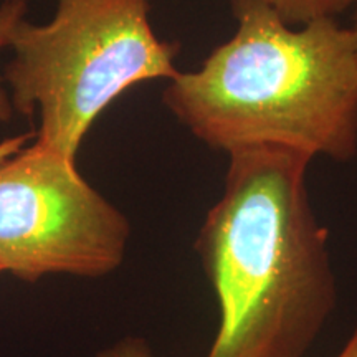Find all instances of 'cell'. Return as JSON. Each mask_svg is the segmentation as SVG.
Masks as SVG:
<instances>
[{
  "label": "cell",
  "instance_id": "277c9868",
  "mask_svg": "<svg viewBox=\"0 0 357 357\" xmlns=\"http://www.w3.org/2000/svg\"><path fill=\"white\" fill-rule=\"evenodd\" d=\"M128 218L79 176L77 164L38 142L0 160V270L102 276L121 265Z\"/></svg>",
  "mask_w": 357,
  "mask_h": 357
},
{
  "label": "cell",
  "instance_id": "5b68a950",
  "mask_svg": "<svg viewBox=\"0 0 357 357\" xmlns=\"http://www.w3.org/2000/svg\"><path fill=\"white\" fill-rule=\"evenodd\" d=\"M291 26H301L318 19H336L357 0H265Z\"/></svg>",
  "mask_w": 357,
  "mask_h": 357
},
{
  "label": "cell",
  "instance_id": "8992f818",
  "mask_svg": "<svg viewBox=\"0 0 357 357\" xmlns=\"http://www.w3.org/2000/svg\"><path fill=\"white\" fill-rule=\"evenodd\" d=\"M26 15V0H6L0 6V50L12 42L13 30ZM12 116V102L0 82V121H7Z\"/></svg>",
  "mask_w": 357,
  "mask_h": 357
},
{
  "label": "cell",
  "instance_id": "30bf717a",
  "mask_svg": "<svg viewBox=\"0 0 357 357\" xmlns=\"http://www.w3.org/2000/svg\"><path fill=\"white\" fill-rule=\"evenodd\" d=\"M351 30H352V33H354V37H356V42H357V3H356V13H354V22H352V25H351Z\"/></svg>",
  "mask_w": 357,
  "mask_h": 357
},
{
  "label": "cell",
  "instance_id": "52a82bcc",
  "mask_svg": "<svg viewBox=\"0 0 357 357\" xmlns=\"http://www.w3.org/2000/svg\"><path fill=\"white\" fill-rule=\"evenodd\" d=\"M96 357H154V354L144 339L126 337L100 352Z\"/></svg>",
  "mask_w": 357,
  "mask_h": 357
},
{
  "label": "cell",
  "instance_id": "ba28073f",
  "mask_svg": "<svg viewBox=\"0 0 357 357\" xmlns=\"http://www.w3.org/2000/svg\"><path fill=\"white\" fill-rule=\"evenodd\" d=\"M336 357H357V326Z\"/></svg>",
  "mask_w": 357,
  "mask_h": 357
},
{
  "label": "cell",
  "instance_id": "3957f363",
  "mask_svg": "<svg viewBox=\"0 0 357 357\" xmlns=\"http://www.w3.org/2000/svg\"><path fill=\"white\" fill-rule=\"evenodd\" d=\"M6 68L12 106L30 118L37 142L77 164L83 136L111 101L147 79H172L177 47L158 38L149 0H58L52 22L22 19Z\"/></svg>",
  "mask_w": 357,
  "mask_h": 357
},
{
  "label": "cell",
  "instance_id": "8fae6325",
  "mask_svg": "<svg viewBox=\"0 0 357 357\" xmlns=\"http://www.w3.org/2000/svg\"><path fill=\"white\" fill-rule=\"evenodd\" d=\"M0 273H2V270H0Z\"/></svg>",
  "mask_w": 357,
  "mask_h": 357
},
{
  "label": "cell",
  "instance_id": "6da1fadb",
  "mask_svg": "<svg viewBox=\"0 0 357 357\" xmlns=\"http://www.w3.org/2000/svg\"><path fill=\"white\" fill-rule=\"evenodd\" d=\"M229 159L195 242L220 307L207 357H306L337 303L328 230L307 192L312 159L280 146Z\"/></svg>",
  "mask_w": 357,
  "mask_h": 357
},
{
  "label": "cell",
  "instance_id": "7a4b0ae2",
  "mask_svg": "<svg viewBox=\"0 0 357 357\" xmlns=\"http://www.w3.org/2000/svg\"><path fill=\"white\" fill-rule=\"evenodd\" d=\"M230 40L162 101L197 139L227 154L280 146L346 162L357 155V42L336 19L288 25L265 0H230Z\"/></svg>",
  "mask_w": 357,
  "mask_h": 357
},
{
  "label": "cell",
  "instance_id": "9c48e42d",
  "mask_svg": "<svg viewBox=\"0 0 357 357\" xmlns=\"http://www.w3.org/2000/svg\"><path fill=\"white\" fill-rule=\"evenodd\" d=\"M22 141H24V137H19V139H12V141H7L3 142V144H0V160L7 159L8 154H13L17 153V149H19Z\"/></svg>",
  "mask_w": 357,
  "mask_h": 357
}]
</instances>
